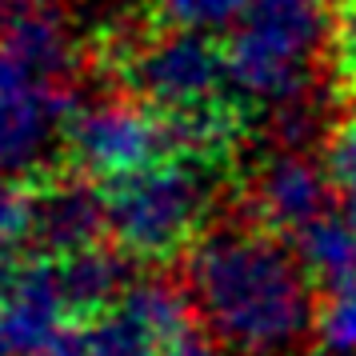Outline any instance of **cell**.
<instances>
[{
	"label": "cell",
	"instance_id": "cell-1",
	"mask_svg": "<svg viewBox=\"0 0 356 356\" xmlns=\"http://www.w3.org/2000/svg\"><path fill=\"white\" fill-rule=\"evenodd\" d=\"M188 296L209 337L236 356H292L316 324L321 292L289 241L228 225L188 252Z\"/></svg>",
	"mask_w": 356,
	"mask_h": 356
},
{
	"label": "cell",
	"instance_id": "cell-2",
	"mask_svg": "<svg viewBox=\"0 0 356 356\" xmlns=\"http://www.w3.org/2000/svg\"><path fill=\"white\" fill-rule=\"evenodd\" d=\"M332 0H252L236 29L225 36L232 84L244 104L296 108L316 81V65H328Z\"/></svg>",
	"mask_w": 356,
	"mask_h": 356
},
{
	"label": "cell",
	"instance_id": "cell-3",
	"mask_svg": "<svg viewBox=\"0 0 356 356\" xmlns=\"http://www.w3.org/2000/svg\"><path fill=\"white\" fill-rule=\"evenodd\" d=\"M216 164L168 156L136 177L104 184V236L124 260L168 264L204 241L216 200Z\"/></svg>",
	"mask_w": 356,
	"mask_h": 356
},
{
	"label": "cell",
	"instance_id": "cell-4",
	"mask_svg": "<svg viewBox=\"0 0 356 356\" xmlns=\"http://www.w3.org/2000/svg\"><path fill=\"white\" fill-rule=\"evenodd\" d=\"M68 156L76 161L84 177L116 184L136 177L168 156H188L177 140V129L145 100H92L72 113L68 124Z\"/></svg>",
	"mask_w": 356,
	"mask_h": 356
},
{
	"label": "cell",
	"instance_id": "cell-5",
	"mask_svg": "<svg viewBox=\"0 0 356 356\" xmlns=\"http://www.w3.org/2000/svg\"><path fill=\"white\" fill-rule=\"evenodd\" d=\"M72 113L65 81L0 52V177H20L49 161V152L68 136Z\"/></svg>",
	"mask_w": 356,
	"mask_h": 356
},
{
	"label": "cell",
	"instance_id": "cell-6",
	"mask_svg": "<svg viewBox=\"0 0 356 356\" xmlns=\"http://www.w3.org/2000/svg\"><path fill=\"white\" fill-rule=\"evenodd\" d=\"M72 316L56 260H24L0 289V356H56Z\"/></svg>",
	"mask_w": 356,
	"mask_h": 356
},
{
	"label": "cell",
	"instance_id": "cell-7",
	"mask_svg": "<svg viewBox=\"0 0 356 356\" xmlns=\"http://www.w3.org/2000/svg\"><path fill=\"white\" fill-rule=\"evenodd\" d=\"M248 204H252V225L280 241H292L312 220L332 212L328 168L305 152H276L252 172Z\"/></svg>",
	"mask_w": 356,
	"mask_h": 356
},
{
	"label": "cell",
	"instance_id": "cell-8",
	"mask_svg": "<svg viewBox=\"0 0 356 356\" xmlns=\"http://www.w3.org/2000/svg\"><path fill=\"white\" fill-rule=\"evenodd\" d=\"M0 52L65 81L76 60V36L68 17L49 0H8L0 13Z\"/></svg>",
	"mask_w": 356,
	"mask_h": 356
},
{
	"label": "cell",
	"instance_id": "cell-9",
	"mask_svg": "<svg viewBox=\"0 0 356 356\" xmlns=\"http://www.w3.org/2000/svg\"><path fill=\"white\" fill-rule=\"evenodd\" d=\"M33 236L49 257H76L97 248L104 236V196L81 180H60L36 193Z\"/></svg>",
	"mask_w": 356,
	"mask_h": 356
},
{
	"label": "cell",
	"instance_id": "cell-10",
	"mask_svg": "<svg viewBox=\"0 0 356 356\" xmlns=\"http://www.w3.org/2000/svg\"><path fill=\"white\" fill-rule=\"evenodd\" d=\"M289 244L312 276L316 292L356 280V220L348 212H324Z\"/></svg>",
	"mask_w": 356,
	"mask_h": 356
},
{
	"label": "cell",
	"instance_id": "cell-11",
	"mask_svg": "<svg viewBox=\"0 0 356 356\" xmlns=\"http://www.w3.org/2000/svg\"><path fill=\"white\" fill-rule=\"evenodd\" d=\"M312 337L324 356H356V280L321 292Z\"/></svg>",
	"mask_w": 356,
	"mask_h": 356
},
{
	"label": "cell",
	"instance_id": "cell-12",
	"mask_svg": "<svg viewBox=\"0 0 356 356\" xmlns=\"http://www.w3.org/2000/svg\"><path fill=\"white\" fill-rule=\"evenodd\" d=\"M252 0H156V13H161L164 29H177V33H232L236 20L248 13Z\"/></svg>",
	"mask_w": 356,
	"mask_h": 356
},
{
	"label": "cell",
	"instance_id": "cell-13",
	"mask_svg": "<svg viewBox=\"0 0 356 356\" xmlns=\"http://www.w3.org/2000/svg\"><path fill=\"white\" fill-rule=\"evenodd\" d=\"M328 72L337 92L356 108V0H332V33H328Z\"/></svg>",
	"mask_w": 356,
	"mask_h": 356
},
{
	"label": "cell",
	"instance_id": "cell-14",
	"mask_svg": "<svg viewBox=\"0 0 356 356\" xmlns=\"http://www.w3.org/2000/svg\"><path fill=\"white\" fill-rule=\"evenodd\" d=\"M324 168L332 180V193L344 200V212L356 220V108H348L340 129L332 132L328 152H324Z\"/></svg>",
	"mask_w": 356,
	"mask_h": 356
},
{
	"label": "cell",
	"instance_id": "cell-15",
	"mask_svg": "<svg viewBox=\"0 0 356 356\" xmlns=\"http://www.w3.org/2000/svg\"><path fill=\"white\" fill-rule=\"evenodd\" d=\"M36 193L20 188L13 177H0V248H17L33 236Z\"/></svg>",
	"mask_w": 356,
	"mask_h": 356
},
{
	"label": "cell",
	"instance_id": "cell-16",
	"mask_svg": "<svg viewBox=\"0 0 356 356\" xmlns=\"http://www.w3.org/2000/svg\"><path fill=\"white\" fill-rule=\"evenodd\" d=\"M152 356H220V344H216V340L200 328V321H196V324H188L184 332L168 337Z\"/></svg>",
	"mask_w": 356,
	"mask_h": 356
}]
</instances>
